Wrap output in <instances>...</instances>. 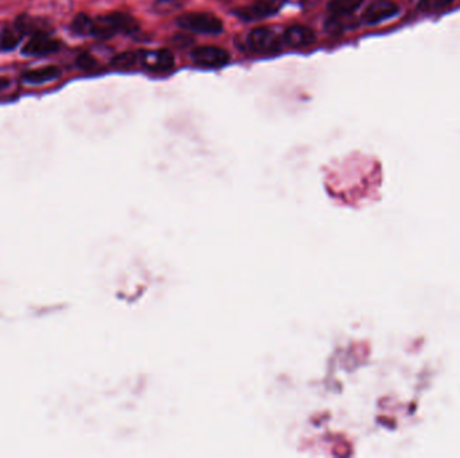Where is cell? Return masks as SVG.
I'll return each mask as SVG.
<instances>
[{"label":"cell","instance_id":"cell-4","mask_svg":"<svg viewBox=\"0 0 460 458\" xmlns=\"http://www.w3.org/2000/svg\"><path fill=\"white\" fill-rule=\"evenodd\" d=\"M136 69L148 70L154 73H166L174 68V55L168 50H138Z\"/></svg>","mask_w":460,"mask_h":458},{"label":"cell","instance_id":"cell-6","mask_svg":"<svg viewBox=\"0 0 460 458\" xmlns=\"http://www.w3.org/2000/svg\"><path fill=\"white\" fill-rule=\"evenodd\" d=\"M283 0H254V3L241 7L236 11L242 21H261L275 15L281 7Z\"/></svg>","mask_w":460,"mask_h":458},{"label":"cell","instance_id":"cell-11","mask_svg":"<svg viewBox=\"0 0 460 458\" xmlns=\"http://www.w3.org/2000/svg\"><path fill=\"white\" fill-rule=\"evenodd\" d=\"M15 24H18V27L21 28V31L24 33V35H42V34H48L50 33V26L45 24L42 19H37V18H31L28 15H22L19 17Z\"/></svg>","mask_w":460,"mask_h":458},{"label":"cell","instance_id":"cell-7","mask_svg":"<svg viewBox=\"0 0 460 458\" xmlns=\"http://www.w3.org/2000/svg\"><path fill=\"white\" fill-rule=\"evenodd\" d=\"M317 41V35L312 28L303 24L290 26L283 33V42L285 46L294 48H304L314 45Z\"/></svg>","mask_w":460,"mask_h":458},{"label":"cell","instance_id":"cell-8","mask_svg":"<svg viewBox=\"0 0 460 458\" xmlns=\"http://www.w3.org/2000/svg\"><path fill=\"white\" fill-rule=\"evenodd\" d=\"M398 12L397 4L388 0H378L369 6L362 15V21L366 24H377L391 19Z\"/></svg>","mask_w":460,"mask_h":458},{"label":"cell","instance_id":"cell-3","mask_svg":"<svg viewBox=\"0 0 460 458\" xmlns=\"http://www.w3.org/2000/svg\"><path fill=\"white\" fill-rule=\"evenodd\" d=\"M248 48L256 54L276 53L284 46L283 37H278L272 28L257 27L252 30L247 38Z\"/></svg>","mask_w":460,"mask_h":458},{"label":"cell","instance_id":"cell-5","mask_svg":"<svg viewBox=\"0 0 460 458\" xmlns=\"http://www.w3.org/2000/svg\"><path fill=\"white\" fill-rule=\"evenodd\" d=\"M191 59L202 68H222L229 62L230 55L222 47L200 46L191 51Z\"/></svg>","mask_w":460,"mask_h":458},{"label":"cell","instance_id":"cell-13","mask_svg":"<svg viewBox=\"0 0 460 458\" xmlns=\"http://www.w3.org/2000/svg\"><path fill=\"white\" fill-rule=\"evenodd\" d=\"M61 71L55 66H46L41 69H34L24 74V80L28 84H45L58 78Z\"/></svg>","mask_w":460,"mask_h":458},{"label":"cell","instance_id":"cell-2","mask_svg":"<svg viewBox=\"0 0 460 458\" xmlns=\"http://www.w3.org/2000/svg\"><path fill=\"white\" fill-rule=\"evenodd\" d=\"M177 24L187 31L209 35H217L224 30L221 19L210 12H187L178 17Z\"/></svg>","mask_w":460,"mask_h":458},{"label":"cell","instance_id":"cell-10","mask_svg":"<svg viewBox=\"0 0 460 458\" xmlns=\"http://www.w3.org/2000/svg\"><path fill=\"white\" fill-rule=\"evenodd\" d=\"M364 0H331L328 3V12L333 21H339L351 15L354 11L360 8Z\"/></svg>","mask_w":460,"mask_h":458},{"label":"cell","instance_id":"cell-9","mask_svg":"<svg viewBox=\"0 0 460 458\" xmlns=\"http://www.w3.org/2000/svg\"><path fill=\"white\" fill-rule=\"evenodd\" d=\"M60 47V42L57 39H53L50 34H42L31 37V39L24 45L22 51L27 57H41L57 53Z\"/></svg>","mask_w":460,"mask_h":458},{"label":"cell","instance_id":"cell-14","mask_svg":"<svg viewBox=\"0 0 460 458\" xmlns=\"http://www.w3.org/2000/svg\"><path fill=\"white\" fill-rule=\"evenodd\" d=\"M93 18L78 14L71 22V31L77 35H91L92 34Z\"/></svg>","mask_w":460,"mask_h":458},{"label":"cell","instance_id":"cell-1","mask_svg":"<svg viewBox=\"0 0 460 458\" xmlns=\"http://www.w3.org/2000/svg\"><path fill=\"white\" fill-rule=\"evenodd\" d=\"M138 30V22L128 14L114 12L93 18L92 37L98 39H109L120 33L131 34Z\"/></svg>","mask_w":460,"mask_h":458},{"label":"cell","instance_id":"cell-16","mask_svg":"<svg viewBox=\"0 0 460 458\" xmlns=\"http://www.w3.org/2000/svg\"><path fill=\"white\" fill-rule=\"evenodd\" d=\"M181 7V0H157L155 8L161 12H171Z\"/></svg>","mask_w":460,"mask_h":458},{"label":"cell","instance_id":"cell-12","mask_svg":"<svg viewBox=\"0 0 460 458\" xmlns=\"http://www.w3.org/2000/svg\"><path fill=\"white\" fill-rule=\"evenodd\" d=\"M24 33L18 27V24H7L3 27L0 33V48L1 50H12L19 45V42L24 39Z\"/></svg>","mask_w":460,"mask_h":458},{"label":"cell","instance_id":"cell-18","mask_svg":"<svg viewBox=\"0 0 460 458\" xmlns=\"http://www.w3.org/2000/svg\"><path fill=\"white\" fill-rule=\"evenodd\" d=\"M291 1H294V3H298V4H300V6H307L308 3H311L312 0H291Z\"/></svg>","mask_w":460,"mask_h":458},{"label":"cell","instance_id":"cell-15","mask_svg":"<svg viewBox=\"0 0 460 458\" xmlns=\"http://www.w3.org/2000/svg\"><path fill=\"white\" fill-rule=\"evenodd\" d=\"M454 3V0H420L418 8L424 12H437L445 10Z\"/></svg>","mask_w":460,"mask_h":458},{"label":"cell","instance_id":"cell-17","mask_svg":"<svg viewBox=\"0 0 460 458\" xmlns=\"http://www.w3.org/2000/svg\"><path fill=\"white\" fill-rule=\"evenodd\" d=\"M78 65L82 69H92L96 66V61L93 59L89 54H81L78 58Z\"/></svg>","mask_w":460,"mask_h":458}]
</instances>
